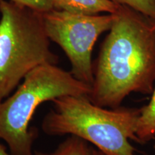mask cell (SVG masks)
Masks as SVG:
<instances>
[{"label": "cell", "instance_id": "obj_1", "mask_svg": "<svg viewBox=\"0 0 155 155\" xmlns=\"http://www.w3.org/2000/svg\"><path fill=\"white\" fill-rule=\"evenodd\" d=\"M94 65L88 98L108 108L133 93L152 94L155 86V19L120 5Z\"/></svg>", "mask_w": 155, "mask_h": 155}, {"label": "cell", "instance_id": "obj_2", "mask_svg": "<svg viewBox=\"0 0 155 155\" xmlns=\"http://www.w3.org/2000/svg\"><path fill=\"white\" fill-rule=\"evenodd\" d=\"M52 102L53 108L42 124L45 134L75 136L105 155H137L129 140L137 141L140 108H104L85 96H61Z\"/></svg>", "mask_w": 155, "mask_h": 155}, {"label": "cell", "instance_id": "obj_3", "mask_svg": "<svg viewBox=\"0 0 155 155\" xmlns=\"http://www.w3.org/2000/svg\"><path fill=\"white\" fill-rule=\"evenodd\" d=\"M91 86L55 64H43L25 75L10 96L0 101V139L12 155H33L37 131L30 122L42 103L64 96H88Z\"/></svg>", "mask_w": 155, "mask_h": 155}, {"label": "cell", "instance_id": "obj_4", "mask_svg": "<svg viewBox=\"0 0 155 155\" xmlns=\"http://www.w3.org/2000/svg\"><path fill=\"white\" fill-rule=\"evenodd\" d=\"M0 101L25 75L43 64L57 65L50 50L43 12L11 0H0Z\"/></svg>", "mask_w": 155, "mask_h": 155}, {"label": "cell", "instance_id": "obj_5", "mask_svg": "<svg viewBox=\"0 0 155 155\" xmlns=\"http://www.w3.org/2000/svg\"><path fill=\"white\" fill-rule=\"evenodd\" d=\"M48 38L57 43L68 58L71 73L78 80L92 87V51L98 37L109 31L114 14L78 15L56 9L43 12Z\"/></svg>", "mask_w": 155, "mask_h": 155}, {"label": "cell", "instance_id": "obj_6", "mask_svg": "<svg viewBox=\"0 0 155 155\" xmlns=\"http://www.w3.org/2000/svg\"><path fill=\"white\" fill-rule=\"evenodd\" d=\"M53 9L78 15L116 13L120 5L111 0H53Z\"/></svg>", "mask_w": 155, "mask_h": 155}, {"label": "cell", "instance_id": "obj_7", "mask_svg": "<svg viewBox=\"0 0 155 155\" xmlns=\"http://www.w3.org/2000/svg\"><path fill=\"white\" fill-rule=\"evenodd\" d=\"M150 101L140 108L136 130V142L144 144L155 138V86Z\"/></svg>", "mask_w": 155, "mask_h": 155}, {"label": "cell", "instance_id": "obj_8", "mask_svg": "<svg viewBox=\"0 0 155 155\" xmlns=\"http://www.w3.org/2000/svg\"><path fill=\"white\" fill-rule=\"evenodd\" d=\"M91 149L92 147L88 146L86 141L71 135L54 152L44 153L35 151L33 155H92Z\"/></svg>", "mask_w": 155, "mask_h": 155}, {"label": "cell", "instance_id": "obj_9", "mask_svg": "<svg viewBox=\"0 0 155 155\" xmlns=\"http://www.w3.org/2000/svg\"><path fill=\"white\" fill-rule=\"evenodd\" d=\"M121 5H127L155 19V0H111Z\"/></svg>", "mask_w": 155, "mask_h": 155}, {"label": "cell", "instance_id": "obj_10", "mask_svg": "<svg viewBox=\"0 0 155 155\" xmlns=\"http://www.w3.org/2000/svg\"><path fill=\"white\" fill-rule=\"evenodd\" d=\"M35 10L45 12L53 9V0H11Z\"/></svg>", "mask_w": 155, "mask_h": 155}, {"label": "cell", "instance_id": "obj_11", "mask_svg": "<svg viewBox=\"0 0 155 155\" xmlns=\"http://www.w3.org/2000/svg\"><path fill=\"white\" fill-rule=\"evenodd\" d=\"M0 155H12L10 152L8 153L6 147L0 143Z\"/></svg>", "mask_w": 155, "mask_h": 155}, {"label": "cell", "instance_id": "obj_12", "mask_svg": "<svg viewBox=\"0 0 155 155\" xmlns=\"http://www.w3.org/2000/svg\"><path fill=\"white\" fill-rule=\"evenodd\" d=\"M91 152H92V155H105L104 153L101 152L100 150H98V149L96 150V149L93 148V147L91 149Z\"/></svg>", "mask_w": 155, "mask_h": 155}, {"label": "cell", "instance_id": "obj_13", "mask_svg": "<svg viewBox=\"0 0 155 155\" xmlns=\"http://www.w3.org/2000/svg\"><path fill=\"white\" fill-rule=\"evenodd\" d=\"M154 150H155V144H154Z\"/></svg>", "mask_w": 155, "mask_h": 155}]
</instances>
